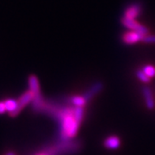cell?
I'll return each instance as SVG.
<instances>
[{"instance_id": "cell-7", "label": "cell", "mask_w": 155, "mask_h": 155, "mask_svg": "<svg viewBox=\"0 0 155 155\" xmlns=\"http://www.w3.org/2000/svg\"><path fill=\"white\" fill-rule=\"evenodd\" d=\"M142 10L141 5L139 3H135V4H132L131 5H129L127 9L124 11V14L122 17H125L127 19H134L138 17L140 14Z\"/></svg>"}, {"instance_id": "cell-12", "label": "cell", "mask_w": 155, "mask_h": 155, "mask_svg": "<svg viewBox=\"0 0 155 155\" xmlns=\"http://www.w3.org/2000/svg\"><path fill=\"white\" fill-rule=\"evenodd\" d=\"M141 70L149 78H153L155 77V67H153V66L147 65Z\"/></svg>"}, {"instance_id": "cell-6", "label": "cell", "mask_w": 155, "mask_h": 155, "mask_svg": "<svg viewBox=\"0 0 155 155\" xmlns=\"http://www.w3.org/2000/svg\"><path fill=\"white\" fill-rule=\"evenodd\" d=\"M34 98H35V95H34V93L31 91L28 90V91H27L25 93H23V94L19 97V99L17 100V102H18V108H17L16 116H17V115L22 111V109L28 105L29 103L33 102Z\"/></svg>"}, {"instance_id": "cell-16", "label": "cell", "mask_w": 155, "mask_h": 155, "mask_svg": "<svg viewBox=\"0 0 155 155\" xmlns=\"http://www.w3.org/2000/svg\"><path fill=\"white\" fill-rule=\"evenodd\" d=\"M6 155H16V154H15L14 153H12V152H10V153H8Z\"/></svg>"}, {"instance_id": "cell-8", "label": "cell", "mask_w": 155, "mask_h": 155, "mask_svg": "<svg viewBox=\"0 0 155 155\" xmlns=\"http://www.w3.org/2000/svg\"><path fill=\"white\" fill-rule=\"evenodd\" d=\"M121 140L116 135H110L104 140V146L109 150H116L121 147Z\"/></svg>"}, {"instance_id": "cell-9", "label": "cell", "mask_w": 155, "mask_h": 155, "mask_svg": "<svg viewBox=\"0 0 155 155\" xmlns=\"http://www.w3.org/2000/svg\"><path fill=\"white\" fill-rule=\"evenodd\" d=\"M28 87L29 91H31L35 96L41 94V88H40V83L38 78L35 75H30L28 78Z\"/></svg>"}, {"instance_id": "cell-3", "label": "cell", "mask_w": 155, "mask_h": 155, "mask_svg": "<svg viewBox=\"0 0 155 155\" xmlns=\"http://www.w3.org/2000/svg\"><path fill=\"white\" fill-rule=\"evenodd\" d=\"M144 37V35H142L141 34L135 32V31H127L126 33L122 35V42L127 45L135 44L139 41H142V39Z\"/></svg>"}, {"instance_id": "cell-5", "label": "cell", "mask_w": 155, "mask_h": 155, "mask_svg": "<svg viewBox=\"0 0 155 155\" xmlns=\"http://www.w3.org/2000/svg\"><path fill=\"white\" fill-rule=\"evenodd\" d=\"M142 95H143V97H144L145 104L147 106V108L150 110H154L155 98L154 96H153V92L151 90V88L148 87V86H144L142 88Z\"/></svg>"}, {"instance_id": "cell-13", "label": "cell", "mask_w": 155, "mask_h": 155, "mask_svg": "<svg viewBox=\"0 0 155 155\" xmlns=\"http://www.w3.org/2000/svg\"><path fill=\"white\" fill-rule=\"evenodd\" d=\"M136 77L138 78V79L140 81H141L142 83L144 84L149 83L150 81H151V78H149L147 77L141 69L136 71Z\"/></svg>"}, {"instance_id": "cell-4", "label": "cell", "mask_w": 155, "mask_h": 155, "mask_svg": "<svg viewBox=\"0 0 155 155\" xmlns=\"http://www.w3.org/2000/svg\"><path fill=\"white\" fill-rule=\"evenodd\" d=\"M103 89H104V84H103V83H102V82H99V81H97V82H95L93 84H91V85L87 89V91L84 93V97L86 99L87 102H89L90 100L92 99L96 95H97L98 93H100V92L102 91Z\"/></svg>"}, {"instance_id": "cell-1", "label": "cell", "mask_w": 155, "mask_h": 155, "mask_svg": "<svg viewBox=\"0 0 155 155\" xmlns=\"http://www.w3.org/2000/svg\"><path fill=\"white\" fill-rule=\"evenodd\" d=\"M45 113L51 114L60 122V140H73L77 135L83 122L85 109L84 107L67 106L61 107L48 103Z\"/></svg>"}, {"instance_id": "cell-14", "label": "cell", "mask_w": 155, "mask_h": 155, "mask_svg": "<svg viewBox=\"0 0 155 155\" xmlns=\"http://www.w3.org/2000/svg\"><path fill=\"white\" fill-rule=\"evenodd\" d=\"M142 42L148 44H155V35H147L142 39Z\"/></svg>"}, {"instance_id": "cell-2", "label": "cell", "mask_w": 155, "mask_h": 155, "mask_svg": "<svg viewBox=\"0 0 155 155\" xmlns=\"http://www.w3.org/2000/svg\"><path fill=\"white\" fill-rule=\"evenodd\" d=\"M121 22H122V25L124 27H126V28L132 30V31L138 32V33L141 34L144 36L148 35V31H149L148 28L144 25L136 22L134 19H127V18H125V17H122Z\"/></svg>"}, {"instance_id": "cell-10", "label": "cell", "mask_w": 155, "mask_h": 155, "mask_svg": "<svg viewBox=\"0 0 155 155\" xmlns=\"http://www.w3.org/2000/svg\"><path fill=\"white\" fill-rule=\"evenodd\" d=\"M5 103L6 111H8L10 113L11 116H17V108H18V102L17 100L15 99H7L5 101Z\"/></svg>"}, {"instance_id": "cell-15", "label": "cell", "mask_w": 155, "mask_h": 155, "mask_svg": "<svg viewBox=\"0 0 155 155\" xmlns=\"http://www.w3.org/2000/svg\"><path fill=\"white\" fill-rule=\"evenodd\" d=\"M6 111V107H5V103L4 101H1L0 102V114H3Z\"/></svg>"}, {"instance_id": "cell-11", "label": "cell", "mask_w": 155, "mask_h": 155, "mask_svg": "<svg viewBox=\"0 0 155 155\" xmlns=\"http://www.w3.org/2000/svg\"><path fill=\"white\" fill-rule=\"evenodd\" d=\"M70 104L74 107H85L87 104V101L84 97L83 95L79 96V95H76V96H72L71 97L69 100Z\"/></svg>"}]
</instances>
